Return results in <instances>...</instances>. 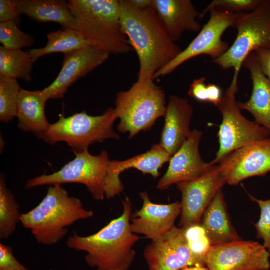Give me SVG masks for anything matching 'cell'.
Returning a JSON list of instances; mask_svg holds the SVG:
<instances>
[{
    "instance_id": "obj_18",
    "label": "cell",
    "mask_w": 270,
    "mask_h": 270,
    "mask_svg": "<svg viewBox=\"0 0 270 270\" xmlns=\"http://www.w3.org/2000/svg\"><path fill=\"white\" fill-rule=\"evenodd\" d=\"M171 156L160 145H154L148 152L122 160H111L108 176L106 184V197L110 199L120 195L124 186L120 180V174L130 168H135L144 174H149L156 178L160 175V170L169 162Z\"/></svg>"
},
{
    "instance_id": "obj_21",
    "label": "cell",
    "mask_w": 270,
    "mask_h": 270,
    "mask_svg": "<svg viewBox=\"0 0 270 270\" xmlns=\"http://www.w3.org/2000/svg\"><path fill=\"white\" fill-rule=\"evenodd\" d=\"M242 66L250 72L253 88L249 100L238 102V106L250 112L256 123L270 131V81L262 72L255 52L246 57Z\"/></svg>"
},
{
    "instance_id": "obj_23",
    "label": "cell",
    "mask_w": 270,
    "mask_h": 270,
    "mask_svg": "<svg viewBox=\"0 0 270 270\" xmlns=\"http://www.w3.org/2000/svg\"><path fill=\"white\" fill-rule=\"evenodd\" d=\"M18 14L34 22H56L66 29H74L75 19L64 0H16Z\"/></svg>"
},
{
    "instance_id": "obj_9",
    "label": "cell",
    "mask_w": 270,
    "mask_h": 270,
    "mask_svg": "<svg viewBox=\"0 0 270 270\" xmlns=\"http://www.w3.org/2000/svg\"><path fill=\"white\" fill-rule=\"evenodd\" d=\"M238 89L229 86L216 106L222 116L218 134L219 149L210 162L218 164L233 151L270 136V131L244 116L236 100Z\"/></svg>"
},
{
    "instance_id": "obj_5",
    "label": "cell",
    "mask_w": 270,
    "mask_h": 270,
    "mask_svg": "<svg viewBox=\"0 0 270 270\" xmlns=\"http://www.w3.org/2000/svg\"><path fill=\"white\" fill-rule=\"evenodd\" d=\"M115 103L120 119L118 130L128 132L130 140L150 130L158 118L164 116L167 106L164 90L154 80L137 81L128 90L118 92Z\"/></svg>"
},
{
    "instance_id": "obj_34",
    "label": "cell",
    "mask_w": 270,
    "mask_h": 270,
    "mask_svg": "<svg viewBox=\"0 0 270 270\" xmlns=\"http://www.w3.org/2000/svg\"><path fill=\"white\" fill-rule=\"evenodd\" d=\"M14 21L17 24L20 22L16 10V0H0V22Z\"/></svg>"
},
{
    "instance_id": "obj_15",
    "label": "cell",
    "mask_w": 270,
    "mask_h": 270,
    "mask_svg": "<svg viewBox=\"0 0 270 270\" xmlns=\"http://www.w3.org/2000/svg\"><path fill=\"white\" fill-rule=\"evenodd\" d=\"M109 56L108 53L91 46L64 54L62 68L57 78L42 90L46 99L63 98L72 84L103 64Z\"/></svg>"
},
{
    "instance_id": "obj_37",
    "label": "cell",
    "mask_w": 270,
    "mask_h": 270,
    "mask_svg": "<svg viewBox=\"0 0 270 270\" xmlns=\"http://www.w3.org/2000/svg\"><path fill=\"white\" fill-rule=\"evenodd\" d=\"M207 88L208 102L213 104L216 106L222 97V90L217 85L212 84H208Z\"/></svg>"
},
{
    "instance_id": "obj_29",
    "label": "cell",
    "mask_w": 270,
    "mask_h": 270,
    "mask_svg": "<svg viewBox=\"0 0 270 270\" xmlns=\"http://www.w3.org/2000/svg\"><path fill=\"white\" fill-rule=\"evenodd\" d=\"M0 42L8 50H17L30 48L35 42L30 34L20 30L16 22H0Z\"/></svg>"
},
{
    "instance_id": "obj_22",
    "label": "cell",
    "mask_w": 270,
    "mask_h": 270,
    "mask_svg": "<svg viewBox=\"0 0 270 270\" xmlns=\"http://www.w3.org/2000/svg\"><path fill=\"white\" fill-rule=\"evenodd\" d=\"M48 100L42 90L30 91L21 88L16 115L21 130L32 132L42 139L50 126L45 114Z\"/></svg>"
},
{
    "instance_id": "obj_12",
    "label": "cell",
    "mask_w": 270,
    "mask_h": 270,
    "mask_svg": "<svg viewBox=\"0 0 270 270\" xmlns=\"http://www.w3.org/2000/svg\"><path fill=\"white\" fill-rule=\"evenodd\" d=\"M270 258L262 244L242 240L212 246L206 264L209 270H269Z\"/></svg>"
},
{
    "instance_id": "obj_10",
    "label": "cell",
    "mask_w": 270,
    "mask_h": 270,
    "mask_svg": "<svg viewBox=\"0 0 270 270\" xmlns=\"http://www.w3.org/2000/svg\"><path fill=\"white\" fill-rule=\"evenodd\" d=\"M210 12V19L198 34L176 58L154 76V80L170 74L180 65L197 56L206 54L214 60L227 52L230 46L227 42L222 40V36L229 28H234L241 14L216 10Z\"/></svg>"
},
{
    "instance_id": "obj_2",
    "label": "cell",
    "mask_w": 270,
    "mask_h": 270,
    "mask_svg": "<svg viewBox=\"0 0 270 270\" xmlns=\"http://www.w3.org/2000/svg\"><path fill=\"white\" fill-rule=\"evenodd\" d=\"M123 212L96 233L80 236L75 232L66 242L68 248L86 253L87 264L96 270H129L136 256L133 247L140 240L130 227L132 204L128 197Z\"/></svg>"
},
{
    "instance_id": "obj_24",
    "label": "cell",
    "mask_w": 270,
    "mask_h": 270,
    "mask_svg": "<svg viewBox=\"0 0 270 270\" xmlns=\"http://www.w3.org/2000/svg\"><path fill=\"white\" fill-rule=\"evenodd\" d=\"M201 221L212 246L242 240L230 220L222 189L206 208Z\"/></svg>"
},
{
    "instance_id": "obj_8",
    "label": "cell",
    "mask_w": 270,
    "mask_h": 270,
    "mask_svg": "<svg viewBox=\"0 0 270 270\" xmlns=\"http://www.w3.org/2000/svg\"><path fill=\"white\" fill-rule=\"evenodd\" d=\"M110 162L106 151L93 156L88 150L76 154L74 160L58 171L28 180L25 188L28 190L44 185L81 184L86 186L94 200H103Z\"/></svg>"
},
{
    "instance_id": "obj_11",
    "label": "cell",
    "mask_w": 270,
    "mask_h": 270,
    "mask_svg": "<svg viewBox=\"0 0 270 270\" xmlns=\"http://www.w3.org/2000/svg\"><path fill=\"white\" fill-rule=\"evenodd\" d=\"M226 184V178L218 164L194 180L177 184L182 195L180 228L200 224L206 208Z\"/></svg>"
},
{
    "instance_id": "obj_19",
    "label": "cell",
    "mask_w": 270,
    "mask_h": 270,
    "mask_svg": "<svg viewBox=\"0 0 270 270\" xmlns=\"http://www.w3.org/2000/svg\"><path fill=\"white\" fill-rule=\"evenodd\" d=\"M194 110L188 100L176 96L169 98L160 145L171 157L181 148L192 130Z\"/></svg>"
},
{
    "instance_id": "obj_39",
    "label": "cell",
    "mask_w": 270,
    "mask_h": 270,
    "mask_svg": "<svg viewBox=\"0 0 270 270\" xmlns=\"http://www.w3.org/2000/svg\"><path fill=\"white\" fill-rule=\"evenodd\" d=\"M182 270H209L206 266H194L187 267Z\"/></svg>"
},
{
    "instance_id": "obj_31",
    "label": "cell",
    "mask_w": 270,
    "mask_h": 270,
    "mask_svg": "<svg viewBox=\"0 0 270 270\" xmlns=\"http://www.w3.org/2000/svg\"><path fill=\"white\" fill-rule=\"evenodd\" d=\"M184 231L192 252L206 262V256L212 244L202 226L200 224L194 225L184 229Z\"/></svg>"
},
{
    "instance_id": "obj_36",
    "label": "cell",
    "mask_w": 270,
    "mask_h": 270,
    "mask_svg": "<svg viewBox=\"0 0 270 270\" xmlns=\"http://www.w3.org/2000/svg\"><path fill=\"white\" fill-rule=\"evenodd\" d=\"M261 70L270 81V49L261 48L255 52Z\"/></svg>"
},
{
    "instance_id": "obj_28",
    "label": "cell",
    "mask_w": 270,
    "mask_h": 270,
    "mask_svg": "<svg viewBox=\"0 0 270 270\" xmlns=\"http://www.w3.org/2000/svg\"><path fill=\"white\" fill-rule=\"evenodd\" d=\"M17 80L0 76V121L8 123L16 117L18 94Z\"/></svg>"
},
{
    "instance_id": "obj_35",
    "label": "cell",
    "mask_w": 270,
    "mask_h": 270,
    "mask_svg": "<svg viewBox=\"0 0 270 270\" xmlns=\"http://www.w3.org/2000/svg\"><path fill=\"white\" fill-rule=\"evenodd\" d=\"M206 82V79L204 78L194 80L190 86L188 95L198 102H208V88Z\"/></svg>"
},
{
    "instance_id": "obj_33",
    "label": "cell",
    "mask_w": 270,
    "mask_h": 270,
    "mask_svg": "<svg viewBox=\"0 0 270 270\" xmlns=\"http://www.w3.org/2000/svg\"><path fill=\"white\" fill-rule=\"evenodd\" d=\"M0 270H30L21 264L13 254L12 247L0 244Z\"/></svg>"
},
{
    "instance_id": "obj_6",
    "label": "cell",
    "mask_w": 270,
    "mask_h": 270,
    "mask_svg": "<svg viewBox=\"0 0 270 270\" xmlns=\"http://www.w3.org/2000/svg\"><path fill=\"white\" fill-rule=\"evenodd\" d=\"M118 118L116 110L112 108L98 116H91L84 111L68 118L62 116L50 124L42 140L52 145L64 142L76 155L88 150L91 144L110 139L120 140L113 129Z\"/></svg>"
},
{
    "instance_id": "obj_27",
    "label": "cell",
    "mask_w": 270,
    "mask_h": 270,
    "mask_svg": "<svg viewBox=\"0 0 270 270\" xmlns=\"http://www.w3.org/2000/svg\"><path fill=\"white\" fill-rule=\"evenodd\" d=\"M21 214L14 194L8 188L4 174L0 176V240H7L13 234Z\"/></svg>"
},
{
    "instance_id": "obj_20",
    "label": "cell",
    "mask_w": 270,
    "mask_h": 270,
    "mask_svg": "<svg viewBox=\"0 0 270 270\" xmlns=\"http://www.w3.org/2000/svg\"><path fill=\"white\" fill-rule=\"evenodd\" d=\"M156 10L170 38L176 42L185 32H200L199 12L190 0H154Z\"/></svg>"
},
{
    "instance_id": "obj_4",
    "label": "cell",
    "mask_w": 270,
    "mask_h": 270,
    "mask_svg": "<svg viewBox=\"0 0 270 270\" xmlns=\"http://www.w3.org/2000/svg\"><path fill=\"white\" fill-rule=\"evenodd\" d=\"M94 216V212L86 210L80 199L70 196L62 185L54 184L49 185L46 196L36 207L21 214L20 220L38 244L52 246L67 234L68 227Z\"/></svg>"
},
{
    "instance_id": "obj_30",
    "label": "cell",
    "mask_w": 270,
    "mask_h": 270,
    "mask_svg": "<svg viewBox=\"0 0 270 270\" xmlns=\"http://www.w3.org/2000/svg\"><path fill=\"white\" fill-rule=\"evenodd\" d=\"M262 0H214L200 12L199 19H202L211 10L234 14L250 12L256 10Z\"/></svg>"
},
{
    "instance_id": "obj_17",
    "label": "cell",
    "mask_w": 270,
    "mask_h": 270,
    "mask_svg": "<svg viewBox=\"0 0 270 270\" xmlns=\"http://www.w3.org/2000/svg\"><path fill=\"white\" fill-rule=\"evenodd\" d=\"M140 196L143 204L139 210L131 216V230L136 234L144 235L152 241L156 240L174 226L176 219L181 214V202L156 204L152 202L146 192H140Z\"/></svg>"
},
{
    "instance_id": "obj_26",
    "label": "cell",
    "mask_w": 270,
    "mask_h": 270,
    "mask_svg": "<svg viewBox=\"0 0 270 270\" xmlns=\"http://www.w3.org/2000/svg\"><path fill=\"white\" fill-rule=\"evenodd\" d=\"M48 42L42 48L27 51L36 62L44 56L62 52L64 54L89 46L79 33L74 29H66L52 32L47 34Z\"/></svg>"
},
{
    "instance_id": "obj_25",
    "label": "cell",
    "mask_w": 270,
    "mask_h": 270,
    "mask_svg": "<svg viewBox=\"0 0 270 270\" xmlns=\"http://www.w3.org/2000/svg\"><path fill=\"white\" fill-rule=\"evenodd\" d=\"M34 62L28 51L8 50L0 46V76L20 78L26 82H30Z\"/></svg>"
},
{
    "instance_id": "obj_1",
    "label": "cell",
    "mask_w": 270,
    "mask_h": 270,
    "mask_svg": "<svg viewBox=\"0 0 270 270\" xmlns=\"http://www.w3.org/2000/svg\"><path fill=\"white\" fill-rule=\"evenodd\" d=\"M122 24L140 62L138 82H148L182 52L154 8L140 10L120 0Z\"/></svg>"
},
{
    "instance_id": "obj_32",
    "label": "cell",
    "mask_w": 270,
    "mask_h": 270,
    "mask_svg": "<svg viewBox=\"0 0 270 270\" xmlns=\"http://www.w3.org/2000/svg\"><path fill=\"white\" fill-rule=\"evenodd\" d=\"M248 194L250 200L256 202L260 210V218L254 224L257 231L256 238L263 240L262 245L270 252V199L258 200Z\"/></svg>"
},
{
    "instance_id": "obj_14",
    "label": "cell",
    "mask_w": 270,
    "mask_h": 270,
    "mask_svg": "<svg viewBox=\"0 0 270 270\" xmlns=\"http://www.w3.org/2000/svg\"><path fill=\"white\" fill-rule=\"evenodd\" d=\"M218 165L230 186L250 177L266 176L270 172V136L233 151Z\"/></svg>"
},
{
    "instance_id": "obj_13",
    "label": "cell",
    "mask_w": 270,
    "mask_h": 270,
    "mask_svg": "<svg viewBox=\"0 0 270 270\" xmlns=\"http://www.w3.org/2000/svg\"><path fill=\"white\" fill-rule=\"evenodd\" d=\"M144 256L148 270H182L206 266V262L190 250L184 229L174 226L168 232L145 248Z\"/></svg>"
},
{
    "instance_id": "obj_16",
    "label": "cell",
    "mask_w": 270,
    "mask_h": 270,
    "mask_svg": "<svg viewBox=\"0 0 270 270\" xmlns=\"http://www.w3.org/2000/svg\"><path fill=\"white\" fill-rule=\"evenodd\" d=\"M202 132L192 130L181 148L170 158L168 169L156 188L166 190L172 185L194 180L208 172L214 165L202 159L199 146Z\"/></svg>"
},
{
    "instance_id": "obj_38",
    "label": "cell",
    "mask_w": 270,
    "mask_h": 270,
    "mask_svg": "<svg viewBox=\"0 0 270 270\" xmlns=\"http://www.w3.org/2000/svg\"><path fill=\"white\" fill-rule=\"evenodd\" d=\"M132 7L138 10H143L153 8L154 0H126Z\"/></svg>"
},
{
    "instance_id": "obj_3",
    "label": "cell",
    "mask_w": 270,
    "mask_h": 270,
    "mask_svg": "<svg viewBox=\"0 0 270 270\" xmlns=\"http://www.w3.org/2000/svg\"><path fill=\"white\" fill-rule=\"evenodd\" d=\"M74 30L89 46L110 54L132 52L122 24L120 0H69Z\"/></svg>"
},
{
    "instance_id": "obj_7",
    "label": "cell",
    "mask_w": 270,
    "mask_h": 270,
    "mask_svg": "<svg viewBox=\"0 0 270 270\" xmlns=\"http://www.w3.org/2000/svg\"><path fill=\"white\" fill-rule=\"evenodd\" d=\"M234 28L238 34L234 42L224 55L212 62L223 70L234 69L230 86L238 88V75L246 57L259 49H270V0H262L252 12L241 14Z\"/></svg>"
}]
</instances>
